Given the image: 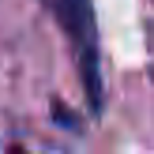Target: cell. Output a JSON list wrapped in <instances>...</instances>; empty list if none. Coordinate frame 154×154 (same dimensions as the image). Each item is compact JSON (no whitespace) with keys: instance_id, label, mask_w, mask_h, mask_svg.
Masks as SVG:
<instances>
[{"instance_id":"6da1fadb","label":"cell","mask_w":154,"mask_h":154,"mask_svg":"<svg viewBox=\"0 0 154 154\" xmlns=\"http://www.w3.org/2000/svg\"><path fill=\"white\" fill-rule=\"evenodd\" d=\"M57 23L64 26L72 42L75 72L83 79V94L90 102V113H102L105 105V87H102V45H98V23H94V4L90 0H42Z\"/></svg>"}]
</instances>
